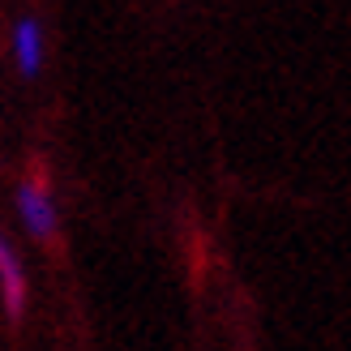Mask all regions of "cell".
I'll return each instance as SVG.
<instances>
[{"label":"cell","mask_w":351,"mask_h":351,"mask_svg":"<svg viewBox=\"0 0 351 351\" xmlns=\"http://www.w3.org/2000/svg\"><path fill=\"white\" fill-rule=\"evenodd\" d=\"M13 210H17V223L30 240H51L60 227V210L51 189L43 184V176H22L13 189Z\"/></svg>","instance_id":"obj_1"},{"label":"cell","mask_w":351,"mask_h":351,"mask_svg":"<svg viewBox=\"0 0 351 351\" xmlns=\"http://www.w3.org/2000/svg\"><path fill=\"white\" fill-rule=\"evenodd\" d=\"M9 64L22 82H34L47 64V26L34 13H17L9 22Z\"/></svg>","instance_id":"obj_2"},{"label":"cell","mask_w":351,"mask_h":351,"mask_svg":"<svg viewBox=\"0 0 351 351\" xmlns=\"http://www.w3.org/2000/svg\"><path fill=\"white\" fill-rule=\"evenodd\" d=\"M0 287H5V317L17 326L26 313V270H22V257H17L9 236L0 240Z\"/></svg>","instance_id":"obj_3"}]
</instances>
